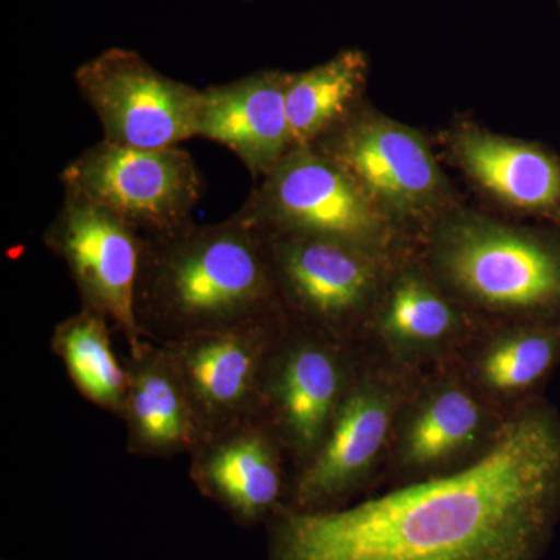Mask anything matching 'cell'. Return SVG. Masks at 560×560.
<instances>
[{
  "mask_svg": "<svg viewBox=\"0 0 560 560\" xmlns=\"http://www.w3.org/2000/svg\"><path fill=\"white\" fill-rule=\"evenodd\" d=\"M560 518V416L530 401L469 464L353 506L285 510L268 560H540Z\"/></svg>",
  "mask_w": 560,
  "mask_h": 560,
  "instance_id": "1",
  "label": "cell"
},
{
  "mask_svg": "<svg viewBox=\"0 0 560 560\" xmlns=\"http://www.w3.org/2000/svg\"><path fill=\"white\" fill-rule=\"evenodd\" d=\"M136 320L143 340H184L283 312L264 234L237 212L140 234Z\"/></svg>",
  "mask_w": 560,
  "mask_h": 560,
  "instance_id": "2",
  "label": "cell"
},
{
  "mask_svg": "<svg viewBox=\"0 0 560 560\" xmlns=\"http://www.w3.org/2000/svg\"><path fill=\"white\" fill-rule=\"evenodd\" d=\"M427 232L430 275L455 300L521 323H560V230L456 206Z\"/></svg>",
  "mask_w": 560,
  "mask_h": 560,
  "instance_id": "3",
  "label": "cell"
},
{
  "mask_svg": "<svg viewBox=\"0 0 560 560\" xmlns=\"http://www.w3.org/2000/svg\"><path fill=\"white\" fill-rule=\"evenodd\" d=\"M261 234L305 235L390 257L404 231L315 149L290 151L237 210Z\"/></svg>",
  "mask_w": 560,
  "mask_h": 560,
  "instance_id": "4",
  "label": "cell"
},
{
  "mask_svg": "<svg viewBox=\"0 0 560 560\" xmlns=\"http://www.w3.org/2000/svg\"><path fill=\"white\" fill-rule=\"evenodd\" d=\"M312 149L348 173L404 232L429 231L458 206L425 136L366 102Z\"/></svg>",
  "mask_w": 560,
  "mask_h": 560,
  "instance_id": "5",
  "label": "cell"
},
{
  "mask_svg": "<svg viewBox=\"0 0 560 560\" xmlns=\"http://www.w3.org/2000/svg\"><path fill=\"white\" fill-rule=\"evenodd\" d=\"M264 237L287 316L338 340L352 341L381 301L389 257L327 238Z\"/></svg>",
  "mask_w": 560,
  "mask_h": 560,
  "instance_id": "6",
  "label": "cell"
},
{
  "mask_svg": "<svg viewBox=\"0 0 560 560\" xmlns=\"http://www.w3.org/2000/svg\"><path fill=\"white\" fill-rule=\"evenodd\" d=\"M350 348L285 316L261 382L259 415L285 444L294 475L323 444L359 371Z\"/></svg>",
  "mask_w": 560,
  "mask_h": 560,
  "instance_id": "7",
  "label": "cell"
},
{
  "mask_svg": "<svg viewBox=\"0 0 560 560\" xmlns=\"http://www.w3.org/2000/svg\"><path fill=\"white\" fill-rule=\"evenodd\" d=\"M60 180L62 189L98 202L140 234L187 223L205 191L186 150L132 149L105 139L70 161Z\"/></svg>",
  "mask_w": 560,
  "mask_h": 560,
  "instance_id": "8",
  "label": "cell"
},
{
  "mask_svg": "<svg viewBox=\"0 0 560 560\" xmlns=\"http://www.w3.org/2000/svg\"><path fill=\"white\" fill-rule=\"evenodd\" d=\"M73 80L110 143L168 149L197 138L201 90L164 75L138 51H102L83 62Z\"/></svg>",
  "mask_w": 560,
  "mask_h": 560,
  "instance_id": "9",
  "label": "cell"
},
{
  "mask_svg": "<svg viewBox=\"0 0 560 560\" xmlns=\"http://www.w3.org/2000/svg\"><path fill=\"white\" fill-rule=\"evenodd\" d=\"M43 243L68 268L81 307L108 319L130 353L139 352L145 341L135 308L140 232L98 202L65 190Z\"/></svg>",
  "mask_w": 560,
  "mask_h": 560,
  "instance_id": "10",
  "label": "cell"
},
{
  "mask_svg": "<svg viewBox=\"0 0 560 560\" xmlns=\"http://www.w3.org/2000/svg\"><path fill=\"white\" fill-rule=\"evenodd\" d=\"M189 456L195 488L243 528L289 510L293 460L259 412L210 431Z\"/></svg>",
  "mask_w": 560,
  "mask_h": 560,
  "instance_id": "11",
  "label": "cell"
},
{
  "mask_svg": "<svg viewBox=\"0 0 560 560\" xmlns=\"http://www.w3.org/2000/svg\"><path fill=\"white\" fill-rule=\"evenodd\" d=\"M285 312L162 345L205 433L257 415L261 382Z\"/></svg>",
  "mask_w": 560,
  "mask_h": 560,
  "instance_id": "12",
  "label": "cell"
},
{
  "mask_svg": "<svg viewBox=\"0 0 560 560\" xmlns=\"http://www.w3.org/2000/svg\"><path fill=\"white\" fill-rule=\"evenodd\" d=\"M396 408V389L381 375L359 368L323 444L294 475L289 510L320 512L345 506L381 460Z\"/></svg>",
  "mask_w": 560,
  "mask_h": 560,
  "instance_id": "13",
  "label": "cell"
},
{
  "mask_svg": "<svg viewBox=\"0 0 560 560\" xmlns=\"http://www.w3.org/2000/svg\"><path fill=\"white\" fill-rule=\"evenodd\" d=\"M448 161L501 208L560 230V156L539 142L458 120L441 136Z\"/></svg>",
  "mask_w": 560,
  "mask_h": 560,
  "instance_id": "14",
  "label": "cell"
},
{
  "mask_svg": "<svg viewBox=\"0 0 560 560\" xmlns=\"http://www.w3.org/2000/svg\"><path fill=\"white\" fill-rule=\"evenodd\" d=\"M290 73L265 69L201 90L197 138L231 150L256 179L291 151L287 88Z\"/></svg>",
  "mask_w": 560,
  "mask_h": 560,
  "instance_id": "15",
  "label": "cell"
},
{
  "mask_svg": "<svg viewBox=\"0 0 560 560\" xmlns=\"http://www.w3.org/2000/svg\"><path fill=\"white\" fill-rule=\"evenodd\" d=\"M125 364L130 385L120 420L127 429V452L139 458L190 455L206 433L165 349L143 341Z\"/></svg>",
  "mask_w": 560,
  "mask_h": 560,
  "instance_id": "16",
  "label": "cell"
},
{
  "mask_svg": "<svg viewBox=\"0 0 560 560\" xmlns=\"http://www.w3.org/2000/svg\"><path fill=\"white\" fill-rule=\"evenodd\" d=\"M495 433H489L488 411L469 386L438 382L420 394L404 420L399 460L416 471L444 469L489 445Z\"/></svg>",
  "mask_w": 560,
  "mask_h": 560,
  "instance_id": "17",
  "label": "cell"
},
{
  "mask_svg": "<svg viewBox=\"0 0 560 560\" xmlns=\"http://www.w3.org/2000/svg\"><path fill=\"white\" fill-rule=\"evenodd\" d=\"M372 318L390 352L405 360L433 355L464 329L456 300L418 267L400 268L386 282Z\"/></svg>",
  "mask_w": 560,
  "mask_h": 560,
  "instance_id": "18",
  "label": "cell"
},
{
  "mask_svg": "<svg viewBox=\"0 0 560 560\" xmlns=\"http://www.w3.org/2000/svg\"><path fill=\"white\" fill-rule=\"evenodd\" d=\"M370 60L360 49H345L302 72H291L287 88L291 151L311 149L364 103Z\"/></svg>",
  "mask_w": 560,
  "mask_h": 560,
  "instance_id": "19",
  "label": "cell"
},
{
  "mask_svg": "<svg viewBox=\"0 0 560 560\" xmlns=\"http://www.w3.org/2000/svg\"><path fill=\"white\" fill-rule=\"evenodd\" d=\"M114 331L98 313L80 311L60 320L50 338V349L61 361L73 388L102 411L120 419L127 400L128 375L113 346Z\"/></svg>",
  "mask_w": 560,
  "mask_h": 560,
  "instance_id": "20",
  "label": "cell"
},
{
  "mask_svg": "<svg viewBox=\"0 0 560 560\" xmlns=\"http://www.w3.org/2000/svg\"><path fill=\"white\" fill-rule=\"evenodd\" d=\"M560 364V323H521L495 335L475 360V381L501 397L533 393Z\"/></svg>",
  "mask_w": 560,
  "mask_h": 560,
  "instance_id": "21",
  "label": "cell"
},
{
  "mask_svg": "<svg viewBox=\"0 0 560 560\" xmlns=\"http://www.w3.org/2000/svg\"><path fill=\"white\" fill-rule=\"evenodd\" d=\"M559 5H560V0H559Z\"/></svg>",
  "mask_w": 560,
  "mask_h": 560,
  "instance_id": "22",
  "label": "cell"
}]
</instances>
